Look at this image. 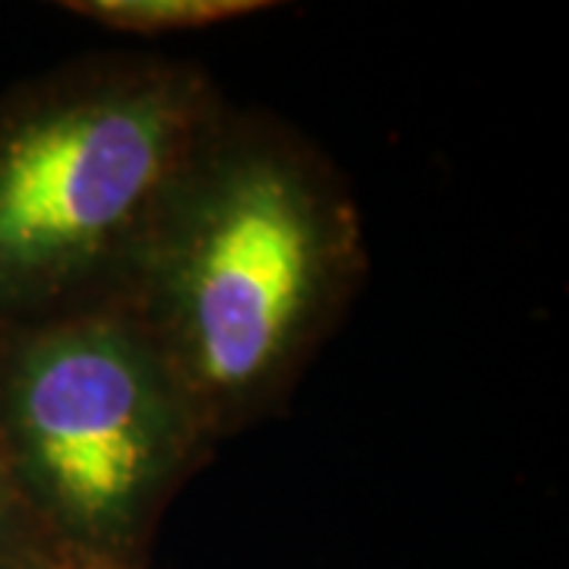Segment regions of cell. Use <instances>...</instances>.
Returning a JSON list of instances; mask_svg holds the SVG:
<instances>
[{
    "label": "cell",
    "mask_w": 569,
    "mask_h": 569,
    "mask_svg": "<svg viewBox=\"0 0 569 569\" xmlns=\"http://www.w3.org/2000/svg\"><path fill=\"white\" fill-rule=\"evenodd\" d=\"M365 272L346 174L282 118L228 104L121 301L224 443L282 411Z\"/></svg>",
    "instance_id": "obj_1"
},
{
    "label": "cell",
    "mask_w": 569,
    "mask_h": 569,
    "mask_svg": "<svg viewBox=\"0 0 569 569\" xmlns=\"http://www.w3.org/2000/svg\"><path fill=\"white\" fill-rule=\"evenodd\" d=\"M272 7L276 3L266 0H73L67 3V10L82 20L133 36L206 29L219 22L244 20Z\"/></svg>",
    "instance_id": "obj_4"
},
{
    "label": "cell",
    "mask_w": 569,
    "mask_h": 569,
    "mask_svg": "<svg viewBox=\"0 0 569 569\" xmlns=\"http://www.w3.org/2000/svg\"><path fill=\"white\" fill-rule=\"evenodd\" d=\"M228 102L200 63L89 54L0 118V329L121 301Z\"/></svg>",
    "instance_id": "obj_2"
},
{
    "label": "cell",
    "mask_w": 569,
    "mask_h": 569,
    "mask_svg": "<svg viewBox=\"0 0 569 569\" xmlns=\"http://www.w3.org/2000/svg\"><path fill=\"white\" fill-rule=\"evenodd\" d=\"M0 440L54 548L123 569L219 447L123 301L0 329Z\"/></svg>",
    "instance_id": "obj_3"
},
{
    "label": "cell",
    "mask_w": 569,
    "mask_h": 569,
    "mask_svg": "<svg viewBox=\"0 0 569 569\" xmlns=\"http://www.w3.org/2000/svg\"><path fill=\"white\" fill-rule=\"evenodd\" d=\"M0 553H10L22 569H41L67 557L54 548V541L44 535L39 519L20 497L17 481L10 475L3 440H0Z\"/></svg>",
    "instance_id": "obj_5"
},
{
    "label": "cell",
    "mask_w": 569,
    "mask_h": 569,
    "mask_svg": "<svg viewBox=\"0 0 569 569\" xmlns=\"http://www.w3.org/2000/svg\"><path fill=\"white\" fill-rule=\"evenodd\" d=\"M41 569H123L114 567V563H99V560H82V557H61V560H54V563H48V567Z\"/></svg>",
    "instance_id": "obj_6"
}]
</instances>
